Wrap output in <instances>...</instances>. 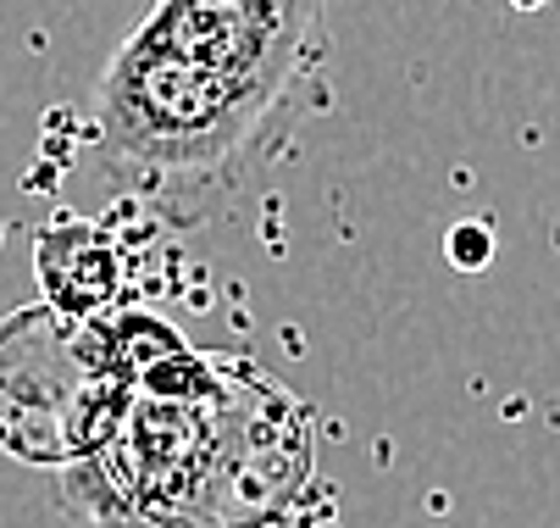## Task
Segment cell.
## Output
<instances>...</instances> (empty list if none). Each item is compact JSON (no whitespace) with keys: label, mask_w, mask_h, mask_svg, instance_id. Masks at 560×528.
Returning a JSON list of instances; mask_svg holds the SVG:
<instances>
[{"label":"cell","mask_w":560,"mask_h":528,"mask_svg":"<svg viewBox=\"0 0 560 528\" xmlns=\"http://www.w3.org/2000/svg\"><path fill=\"white\" fill-rule=\"evenodd\" d=\"M311 479L305 406L250 367H222L211 428L167 495L144 512L155 528H267Z\"/></svg>","instance_id":"cell-3"},{"label":"cell","mask_w":560,"mask_h":528,"mask_svg":"<svg viewBox=\"0 0 560 528\" xmlns=\"http://www.w3.org/2000/svg\"><path fill=\"white\" fill-rule=\"evenodd\" d=\"M133 379L106 323L28 307L0 323V445L39 468H78L122 428Z\"/></svg>","instance_id":"cell-2"},{"label":"cell","mask_w":560,"mask_h":528,"mask_svg":"<svg viewBox=\"0 0 560 528\" xmlns=\"http://www.w3.org/2000/svg\"><path fill=\"white\" fill-rule=\"evenodd\" d=\"M139 34L184 61L300 101L328 56V0H155Z\"/></svg>","instance_id":"cell-4"},{"label":"cell","mask_w":560,"mask_h":528,"mask_svg":"<svg viewBox=\"0 0 560 528\" xmlns=\"http://www.w3.org/2000/svg\"><path fill=\"white\" fill-rule=\"evenodd\" d=\"M294 117V95H272L261 84L184 61L139 28L106 61L95 90V139L106 168L139 190L167 195L233 179Z\"/></svg>","instance_id":"cell-1"},{"label":"cell","mask_w":560,"mask_h":528,"mask_svg":"<svg viewBox=\"0 0 560 528\" xmlns=\"http://www.w3.org/2000/svg\"><path fill=\"white\" fill-rule=\"evenodd\" d=\"M34 273H39L50 312L95 323V318L117 312L128 256L101 222H50L34 245Z\"/></svg>","instance_id":"cell-5"}]
</instances>
